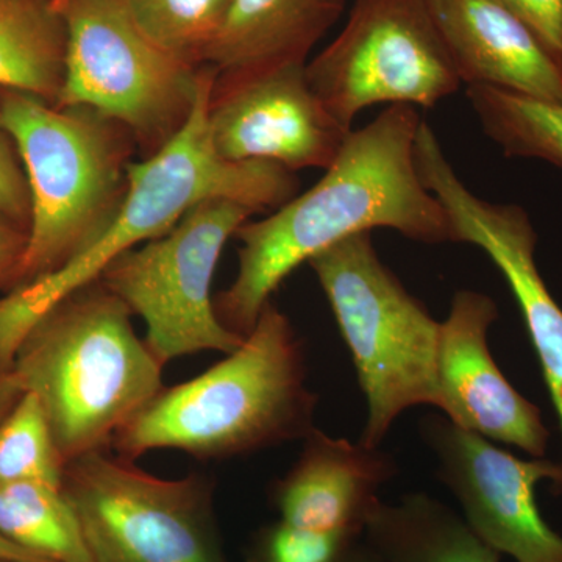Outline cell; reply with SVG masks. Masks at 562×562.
Here are the masks:
<instances>
[{
  "label": "cell",
  "mask_w": 562,
  "mask_h": 562,
  "mask_svg": "<svg viewBox=\"0 0 562 562\" xmlns=\"http://www.w3.org/2000/svg\"><path fill=\"white\" fill-rule=\"evenodd\" d=\"M0 535L52 562H91L76 512L63 487L0 484Z\"/></svg>",
  "instance_id": "ffe728a7"
},
{
  "label": "cell",
  "mask_w": 562,
  "mask_h": 562,
  "mask_svg": "<svg viewBox=\"0 0 562 562\" xmlns=\"http://www.w3.org/2000/svg\"><path fill=\"white\" fill-rule=\"evenodd\" d=\"M465 95L483 132L506 157L562 168V105L483 85L468 87Z\"/></svg>",
  "instance_id": "44dd1931"
},
{
  "label": "cell",
  "mask_w": 562,
  "mask_h": 562,
  "mask_svg": "<svg viewBox=\"0 0 562 562\" xmlns=\"http://www.w3.org/2000/svg\"><path fill=\"white\" fill-rule=\"evenodd\" d=\"M55 2V5H57V9L60 10V7L63 5V3L66 2V0H54Z\"/></svg>",
  "instance_id": "4dcf8cb0"
},
{
  "label": "cell",
  "mask_w": 562,
  "mask_h": 562,
  "mask_svg": "<svg viewBox=\"0 0 562 562\" xmlns=\"http://www.w3.org/2000/svg\"><path fill=\"white\" fill-rule=\"evenodd\" d=\"M0 562H14V561H3V560H0Z\"/></svg>",
  "instance_id": "1f68e13d"
},
{
  "label": "cell",
  "mask_w": 562,
  "mask_h": 562,
  "mask_svg": "<svg viewBox=\"0 0 562 562\" xmlns=\"http://www.w3.org/2000/svg\"><path fill=\"white\" fill-rule=\"evenodd\" d=\"M360 541L355 532L306 530L279 520L255 536L249 562H346Z\"/></svg>",
  "instance_id": "cb8c5ba5"
},
{
  "label": "cell",
  "mask_w": 562,
  "mask_h": 562,
  "mask_svg": "<svg viewBox=\"0 0 562 562\" xmlns=\"http://www.w3.org/2000/svg\"><path fill=\"white\" fill-rule=\"evenodd\" d=\"M0 114L31 195V227L16 272L27 283L72 260L120 209L131 132L88 106H50L14 90L0 101Z\"/></svg>",
  "instance_id": "5b68a950"
},
{
  "label": "cell",
  "mask_w": 562,
  "mask_h": 562,
  "mask_svg": "<svg viewBox=\"0 0 562 562\" xmlns=\"http://www.w3.org/2000/svg\"><path fill=\"white\" fill-rule=\"evenodd\" d=\"M420 122L413 105L387 106L371 124L349 133L312 190L239 228L238 273L214 299L228 330L246 338L299 266L357 233L391 228L413 241L453 243L446 210L417 169Z\"/></svg>",
  "instance_id": "6da1fadb"
},
{
  "label": "cell",
  "mask_w": 562,
  "mask_h": 562,
  "mask_svg": "<svg viewBox=\"0 0 562 562\" xmlns=\"http://www.w3.org/2000/svg\"><path fill=\"white\" fill-rule=\"evenodd\" d=\"M65 76L57 106H88L146 146H165L190 117L203 66L155 46L120 0H66Z\"/></svg>",
  "instance_id": "ba28073f"
},
{
  "label": "cell",
  "mask_w": 562,
  "mask_h": 562,
  "mask_svg": "<svg viewBox=\"0 0 562 562\" xmlns=\"http://www.w3.org/2000/svg\"><path fill=\"white\" fill-rule=\"evenodd\" d=\"M461 83L562 105V65L514 14L492 0H428Z\"/></svg>",
  "instance_id": "9a60e30c"
},
{
  "label": "cell",
  "mask_w": 562,
  "mask_h": 562,
  "mask_svg": "<svg viewBox=\"0 0 562 562\" xmlns=\"http://www.w3.org/2000/svg\"><path fill=\"white\" fill-rule=\"evenodd\" d=\"M66 24L54 0H0V87L57 103Z\"/></svg>",
  "instance_id": "d6986e66"
},
{
  "label": "cell",
  "mask_w": 562,
  "mask_h": 562,
  "mask_svg": "<svg viewBox=\"0 0 562 562\" xmlns=\"http://www.w3.org/2000/svg\"><path fill=\"white\" fill-rule=\"evenodd\" d=\"M162 366L133 330L131 308L98 280L36 324L11 371L38 397L66 464L110 450L165 387Z\"/></svg>",
  "instance_id": "277c9868"
},
{
  "label": "cell",
  "mask_w": 562,
  "mask_h": 562,
  "mask_svg": "<svg viewBox=\"0 0 562 562\" xmlns=\"http://www.w3.org/2000/svg\"><path fill=\"white\" fill-rule=\"evenodd\" d=\"M524 22L562 65V0H492Z\"/></svg>",
  "instance_id": "d4e9b609"
},
{
  "label": "cell",
  "mask_w": 562,
  "mask_h": 562,
  "mask_svg": "<svg viewBox=\"0 0 562 562\" xmlns=\"http://www.w3.org/2000/svg\"><path fill=\"white\" fill-rule=\"evenodd\" d=\"M420 428L462 517L487 546L516 562H562V536L536 502L543 480L562 490V464L522 460L441 416L425 417Z\"/></svg>",
  "instance_id": "8fae6325"
},
{
  "label": "cell",
  "mask_w": 562,
  "mask_h": 562,
  "mask_svg": "<svg viewBox=\"0 0 562 562\" xmlns=\"http://www.w3.org/2000/svg\"><path fill=\"white\" fill-rule=\"evenodd\" d=\"M216 72L203 66L201 87L188 121L143 162H128L127 190L98 238L57 271L14 288L0 299V369L11 371L29 333L68 295L101 279L125 251L160 238L195 205L228 199L255 213L279 209L294 198L290 169L266 161L232 162L214 150L209 106Z\"/></svg>",
  "instance_id": "7a4b0ae2"
},
{
  "label": "cell",
  "mask_w": 562,
  "mask_h": 562,
  "mask_svg": "<svg viewBox=\"0 0 562 562\" xmlns=\"http://www.w3.org/2000/svg\"><path fill=\"white\" fill-rule=\"evenodd\" d=\"M61 487L91 562H228L210 476L162 480L99 450L66 462Z\"/></svg>",
  "instance_id": "52a82bcc"
},
{
  "label": "cell",
  "mask_w": 562,
  "mask_h": 562,
  "mask_svg": "<svg viewBox=\"0 0 562 562\" xmlns=\"http://www.w3.org/2000/svg\"><path fill=\"white\" fill-rule=\"evenodd\" d=\"M133 24L155 46L205 66L231 0H120Z\"/></svg>",
  "instance_id": "7402d4cb"
},
{
  "label": "cell",
  "mask_w": 562,
  "mask_h": 562,
  "mask_svg": "<svg viewBox=\"0 0 562 562\" xmlns=\"http://www.w3.org/2000/svg\"><path fill=\"white\" fill-rule=\"evenodd\" d=\"M14 143L0 114V216L13 222L31 217V195L13 151Z\"/></svg>",
  "instance_id": "484cf974"
},
{
  "label": "cell",
  "mask_w": 562,
  "mask_h": 562,
  "mask_svg": "<svg viewBox=\"0 0 562 562\" xmlns=\"http://www.w3.org/2000/svg\"><path fill=\"white\" fill-rule=\"evenodd\" d=\"M498 308L490 295L461 290L441 322L438 344L439 412L462 430L542 458L549 430L541 409L506 380L487 335Z\"/></svg>",
  "instance_id": "5bb4252c"
},
{
  "label": "cell",
  "mask_w": 562,
  "mask_h": 562,
  "mask_svg": "<svg viewBox=\"0 0 562 562\" xmlns=\"http://www.w3.org/2000/svg\"><path fill=\"white\" fill-rule=\"evenodd\" d=\"M416 165L425 188L436 195L452 228L453 243L480 247L508 281L541 362L562 431V308L536 266L538 235L527 211L473 194L447 160L427 122L417 132Z\"/></svg>",
  "instance_id": "7c38bea8"
},
{
  "label": "cell",
  "mask_w": 562,
  "mask_h": 562,
  "mask_svg": "<svg viewBox=\"0 0 562 562\" xmlns=\"http://www.w3.org/2000/svg\"><path fill=\"white\" fill-rule=\"evenodd\" d=\"M316 406L301 339L269 302L239 349L190 382L162 387L110 449L128 461L158 449L227 460L305 439Z\"/></svg>",
  "instance_id": "3957f363"
},
{
  "label": "cell",
  "mask_w": 562,
  "mask_h": 562,
  "mask_svg": "<svg viewBox=\"0 0 562 562\" xmlns=\"http://www.w3.org/2000/svg\"><path fill=\"white\" fill-rule=\"evenodd\" d=\"M209 132L224 160L273 162L294 172L330 168L351 131L319 101L306 77V65H292L216 79Z\"/></svg>",
  "instance_id": "4fadbf2b"
},
{
  "label": "cell",
  "mask_w": 562,
  "mask_h": 562,
  "mask_svg": "<svg viewBox=\"0 0 562 562\" xmlns=\"http://www.w3.org/2000/svg\"><path fill=\"white\" fill-rule=\"evenodd\" d=\"M65 461L35 394L24 392L0 422V484L36 482L61 487Z\"/></svg>",
  "instance_id": "603a6c76"
},
{
  "label": "cell",
  "mask_w": 562,
  "mask_h": 562,
  "mask_svg": "<svg viewBox=\"0 0 562 562\" xmlns=\"http://www.w3.org/2000/svg\"><path fill=\"white\" fill-rule=\"evenodd\" d=\"M361 541L380 562H501L464 517L425 494L380 502Z\"/></svg>",
  "instance_id": "ac0fdd59"
},
{
  "label": "cell",
  "mask_w": 562,
  "mask_h": 562,
  "mask_svg": "<svg viewBox=\"0 0 562 562\" xmlns=\"http://www.w3.org/2000/svg\"><path fill=\"white\" fill-rule=\"evenodd\" d=\"M254 210L209 199L188 211L171 232L125 251L103 271L101 283L146 322V341L166 364L184 355L232 353L243 336L217 317L211 284L225 244Z\"/></svg>",
  "instance_id": "9c48e42d"
},
{
  "label": "cell",
  "mask_w": 562,
  "mask_h": 562,
  "mask_svg": "<svg viewBox=\"0 0 562 562\" xmlns=\"http://www.w3.org/2000/svg\"><path fill=\"white\" fill-rule=\"evenodd\" d=\"M306 77L346 131L368 106L432 109L462 85L428 0H353L341 33L306 63Z\"/></svg>",
  "instance_id": "30bf717a"
},
{
  "label": "cell",
  "mask_w": 562,
  "mask_h": 562,
  "mask_svg": "<svg viewBox=\"0 0 562 562\" xmlns=\"http://www.w3.org/2000/svg\"><path fill=\"white\" fill-rule=\"evenodd\" d=\"M11 222L0 216V283L16 277L27 244V233L20 232Z\"/></svg>",
  "instance_id": "4316f807"
},
{
  "label": "cell",
  "mask_w": 562,
  "mask_h": 562,
  "mask_svg": "<svg viewBox=\"0 0 562 562\" xmlns=\"http://www.w3.org/2000/svg\"><path fill=\"white\" fill-rule=\"evenodd\" d=\"M301 457L272 490L280 520L314 531L362 536L395 462L379 447L336 439L314 428Z\"/></svg>",
  "instance_id": "2e32d148"
},
{
  "label": "cell",
  "mask_w": 562,
  "mask_h": 562,
  "mask_svg": "<svg viewBox=\"0 0 562 562\" xmlns=\"http://www.w3.org/2000/svg\"><path fill=\"white\" fill-rule=\"evenodd\" d=\"M0 560L14 562H52L47 558L22 549L18 543L11 542L5 536L0 535Z\"/></svg>",
  "instance_id": "f1b7e54d"
},
{
  "label": "cell",
  "mask_w": 562,
  "mask_h": 562,
  "mask_svg": "<svg viewBox=\"0 0 562 562\" xmlns=\"http://www.w3.org/2000/svg\"><path fill=\"white\" fill-rule=\"evenodd\" d=\"M346 10V0H231L205 66L216 79L306 65Z\"/></svg>",
  "instance_id": "e0dca14e"
},
{
  "label": "cell",
  "mask_w": 562,
  "mask_h": 562,
  "mask_svg": "<svg viewBox=\"0 0 562 562\" xmlns=\"http://www.w3.org/2000/svg\"><path fill=\"white\" fill-rule=\"evenodd\" d=\"M346 562H380V560L360 541L355 546V549L351 550Z\"/></svg>",
  "instance_id": "f546056e"
},
{
  "label": "cell",
  "mask_w": 562,
  "mask_h": 562,
  "mask_svg": "<svg viewBox=\"0 0 562 562\" xmlns=\"http://www.w3.org/2000/svg\"><path fill=\"white\" fill-rule=\"evenodd\" d=\"M24 387L13 371H2L0 369V422L9 416L22 395Z\"/></svg>",
  "instance_id": "83f0119b"
},
{
  "label": "cell",
  "mask_w": 562,
  "mask_h": 562,
  "mask_svg": "<svg viewBox=\"0 0 562 562\" xmlns=\"http://www.w3.org/2000/svg\"><path fill=\"white\" fill-rule=\"evenodd\" d=\"M308 265L327 295L368 402L360 442L376 449L406 409H439L441 322L380 260L371 232L342 239Z\"/></svg>",
  "instance_id": "8992f818"
}]
</instances>
